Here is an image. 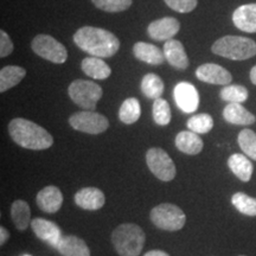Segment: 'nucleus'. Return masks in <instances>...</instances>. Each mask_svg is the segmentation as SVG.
I'll use <instances>...</instances> for the list:
<instances>
[{
  "mask_svg": "<svg viewBox=\"0 0 256 256\" xmlns=\"http://www.w3.org/2000/svg\"><path fill=\"white\" fill-rule=\"evenodd\" d=\"M74 42L84 52L98 58L114 56L120 49L119 38L101 28H81L74 34Z\"/></svg>",
  "mask_w": 256,
  "mask_h": 256,
  "instance_id": "obj_1",
  "label": "nucleus"
},
{
  "mask_svg": "<svg viewBox=\"0 0 256 256\" xmlns=\"http://www.w3.org/2000/svg\"><path fill=\"white\" fill-rule=\"evenodd\" d=\"M8 133L17 145L34 151L46 150L52 146V136L30 120L17 118L8 124Z\"/></svg>",
  "mask_w": 256,
  "mask_h": 256,
  "instance_id": "obj_2",
  "label": "nucleus"
},
{
  "mask_svg": "<svg viewBox=\"0 0 256 256\" xmlns=\"http://www.w3.org/2000/svg\"><path fill=\"white\" fill-rule=\"evenodd\" d=\"M145 241V232L133 223L121 224L112 232V243L120 256H139Z\"/></svg>",
  "mask_w": 256,
  "mask_h": 256,
  "instance_id": "obj_3",
  "label": "nucleus"
},
{
  "mask_svg": "<svg viewBox=\"0 0 256 256\" xmlns=\"http://www.w3.org/2000/svg\"><path fill=\"white\" fill-rule=\"evenodd\" d=\"M211 51L224 58L244 60L256 55V43L247 37L224 36L214 43Z\"/></svg>",
  "mask_w": 256,
  "mask_h": 256,
  "instance_id": "obj_4",
  "label": "nucleus"
},
{
  "mask_svg": "<svg viewBox=\"0 0 256 256\" xmlns=\"http://www.w3.org/2000/svg\"><path fill=\"white\" fill-rule=\"evenodd\" d=\"M150 218L156 228L166 232H178L186 223V216L180 208L174 204L162 203L153 208Z\"/></svg>",
  "mask_w": 256,
  "mask_h": 256,
  "instance_id": "obj_5",
  "label": "nucleus"
},
{
  "mask_svg": "<svg viewBox=\"0 0 256 256\" xmlns=\"http://www.w3.org/2000/svg\"><path fill=\"white\" fill-rule=\"evenodd\" d=\"M70 98L84 110H95L96 104L102 98V88L95 82L76 80L69 86Z\"/></svg>",
  "mask_w": 256,
  "mask_h": 256,
  "instance_id": "obj_6",
  "label": "nucleus"
},
{
  "mask_svg": "<svg viewBox=\"0 0 256 256\" xmlns=\"http://www.w3.org/2000/svg\"><path fill=\"white\" fill-rule=\"evenodd\" d=\"M31 48L42 58L56 64H62L68 58L66 46L49 34H38L34 38Z\"/></svg>",
  "mask_w": 256,
  "mask_h": 256,
  "instance_id": "obj_7",
  "label": "nucleus"
},
{
  "mask_svg": "<svg viewBox=\"0 0 256 256\" xmlns=\"http://www.w3.org/2000/svg\"><path fill=\"white\" fill-rule=\"evenodd\" d=\"M146 162L152 174L162 182H171L177 174L174 160L159 147H152L147 151Z\"/></svg>",
  "mask_w": 256,
  "mask_h": 256,
  "instance_id": "obj_8",
  "label": "nucleus"
},
{
  "mask_svg": "<svg viewBox=\"0 0 256 256\" xmlns=\"http://www.w3.org/2000/svg\"><path fill=\"white\" fill-rule=\"evenodd\" d=\"M69 124L74 130L88 134H101L110 127L107 118L94 110H83L72 114Z\"/></svg>",
  "mask_w": 256,
  "mask_h": 256,
  "instance_id": "obj_9",
  "label": "nucleus"
},
{
  "mask_svg": "<svg viewBox=\"0 0 256 256\" xmlns=\"http://www.w3.org/2000/svg\"><path fill=\"white\" fill-rule=\"evenodd\" d=\"M174 101L177 107L184 113H194L200 106V94L196 87L188 82H180L174 90Z\"/></svg>",
  "mask_w": 256,
  "mask_h": 256,
  "instance_id": "obj_10",
  "label": "nucleus"
},
{
  "mask_svg": "<svg viewBox=\"0 0 256 256\" xmlns=\"http://www.w3.org/2000/svg\"><path fill=\"white\" fill-rule=\"evenodd\" d=\"M196 76L200 81L215 86H229L232 81V74L215 63L202 64L196 70Z\"/></svg>",
  "mask_w": 256,
  "mask_h": 256,
  "instance_id": "obj_11",
  "label": "nucleus"
},
{
  "mask_svg": "<svg viewBox=\"0 0 256 256\" xmlns=\"http://www.w3.org/2000/svg\"><path fill=\"white\" fill-rule=\"evenodd\" d=\"M31 228L38 238L48 243L52 248L57 249L63 238L62 232L58 226L51 220L40 218V217L34 218L31 222Z\"/></svg>",
  "mask_w": 256,
  "mask_h": 256,
  "instance_id": "obj_12",
  "label": "nucleus"
},
{
  "mask_svg": "<svg viewBox=\"0 0 256 256\" xmlns=\"http://www.w3.org/2000/svg\"><path fill=\"white\" fill-rule=\"evenodd\" d=\"M179 28H180V24L177 19L174 17H165L152 22L147 28V32L152 40L168 42L174 40Z\"/></svg>",
  "mask_w": 256,
  "mask_h": 256,
  "instance_id": "obj_13",
  "label": "nucleus"
},
{
  "mask_svg": "<svg viewBox=\"0 0 256 256\" xmlns=\"http://www.w3.org/2000/svg\"><path fill=\"white\" fill-rule=\"evenodd\" d=\"M36 203L40 210L46 214H55L60 209L63 204L62 191L57 186L50 185L37 194Z\"/></svg>",
  "mask_w": 256,
  "mask_h": 256,
  "instance_id": "obj_14",
  "label": "nucleus"
},
{
  "mask_svg": "<svg viewBox=\"0 0 256 256\" xmlns=\"http://www.w3.org/2000/svg\"><path fill=\"white\" fill-rule=\"evenodd\" d=\"M76 206L84 210H98L104 206V194L98 188H83L75 194Z\"/></svg>",
  "mask_w": 256,
  "mask_h": 256,
  "instance_id": "obj_15",
  "label": "nucleus"
},
{
  "mask_svg": "<svg viewBox=\"0 0 256 256\" xmlns=\"http://www.w3.org/2000/svg\"><path fill=\"white\" fill-rule=\"evenodd\" d=\"M232 22L235 26L243 32H256V2L240 6L234 11Z\"/></svg>",
  "mask_w": 256,
  "mask_h": 256,
  "instance_id": "obj_16",
  "label": "nucleus"
},
{
  "mask_svg": "<svg viewBox=\"0 0 256 256\" xmlns=\"http://www.w3.org/2000/svg\"><path fill=\"white\" fill-rule=\"evenodd\" d=\"M165 58L174 68L185 70L188 66V58L183 44L177 40H170L165 42L164 46Z\"/></svg>",
  "mask_w": 256,
  "mask_h": 256,
  "instance_id": "obj_17",
  "label": "nucleus"
},
{
  "mask_svg": "<svg viewBox=\"0 0 256 256\" xmlns=\"http://www.w3.org/2000/svg\"><path fill=\"white\" fill-rule=\"evenodd\" d=\"M133 54L138 60L151 64V66H160L165 60L164 51L160 50L158 46L145 43V42H138L134 44Z\"/></svg>",
  "mask_w": 256,
  "mask_h": 256,
  "instance_id": "obj_18",
  "label": "nucleus"
},
{
  "mask_svg": "<svg viewBox=\"0 0 256 256\" xmlns=\"http://www.w3.org/2000/svg\"><path fill=\"white\" fill-rule=\"evenodd\" d=\"M223 118L226 122L238 126H249L255 124L254 114L246 110L241 104H229L223 110Z\"/></svg>",
  "mask_w": 256,
  "mask_h": 256,
  "instance_id": "obj_19",
  "label": "nucleus"
},
{
  "mask_svg": "<svg viewBox=\"0 0 256 256\" xmlns=\"http://www.w3.org/2000/svg\"><path fill=\"white\" fill-rule=\"evenodd\" d=\"M176 146L180 152L185 153L188 156H196L202 152L203 150V140L197 133L192 130H183L179 132L178 136H176Z\"/></svg>",
  "mask_w": 256,
  "mask_h": 256,
  "instance_id": "obj_20",
  "label": "nucleus"
},
{
  "mask_svg": "<svg viewBox=\"0 0 256 256\" xmlns=\"http://www.w3.org/2000/svg\"><path fill=\"white\" fill-rule=\"evenodd\" d=\"M57 250L62 256H90L87 243L74 235L63 236Z\"/></svg>",
  "mask_w": 256,
  "mask_h": 256,
  "instance_id": "obj_21",
  "label": "nucleus"
},
{
  "mask_svg": "<svg viewBox=\"0 0 256 256\" xmlns=\"http://www.w3.org/2000/svg\"><path fill=\"white\" fill-rule=\"evenodd\" d=\"M228 166L230 171H232L240 180L244 182V183L250 180L252 171H254V166H252V162L246 156L241 154V153H234L232 156H229Z\"/></svg>",
  "mask_w": 256,
  "mask_h": 256,
  "instance_id": "obj_22",
  "label": "nucleus"
},
{
  "mask_svg": "<svg viewBox=\"0 0 256 256\" xmlns=\"http://www.w3.org/2000/svg\"><path fill=\"white\" fill-rule=\"evenodd\" d=\"M81 69L86 75L95 80H106L112 74L110 66L98 57H86L81 63Z\"/></svg>",
  "mask_w": 256,
  "mask_h": 256,
  "instance_id": "obj_23",
  "label": "nucleus"
},
{
  "mask_svg": "<svg viewBox=\"0 0 256 256\" xmlns=\"http://www.w3.org/2000/svg\"><path fill=\"white\" fill-rule=\"evenodd\" d=\"M26 75L24 68L17 66H8L0 72V92H5L8 89L16 87Z\"/></svg>",
  "mask_w": 256,
  "mask_h": 256,
  "instance_id": "obj_24",
  "label": "nucleus"
},
{
  "mask_svg": "<svg viewBox=\"0 0 256 256\" xmlns=\"http://www.w3.org/2000/svg\"><path fill=\"white\" fill-rule=\"evenodd\" d=\"M11 217L16 228L23 232L31 224V210L25 200H17L12 203Z\"/></svg>",
  "mask_w": 256,
  "mask_h": 256,
  "instance_id": "obj_25",
  "label": "nucleus"
},
{
  "mask_svg": "<svg viewBox=\"0 0 256 256\" xmlns=\"http://www.w3.org/2000/svg\"><path fill=\"white\" fill-rule=\"evenodd\" d=\"M142 92L146 98L156 100L164 92V82L156 74H147L142 81Z\"/></svg>",
  "mask_w": 256,
  "mask_h": 256,
  "instance_id": "obj_26",
  "label": "nucleus"
},
{
  "mask_svg": "<svg viewBox=\"0 0 256 256\" xmlns=\"http://www.w3.org/2000/svg\"><path fill=\"white\" fill-rule=\"evenodd\" d=\"M142 108L140 104L136 98H130L124 101L119 110V119L121 122L126 124H132L140 119Z\"/></svg>",
  "mask_w": 256,
  "mask_h": 256,
  "instance_id": "obj_27",
  "label": "nucleus"
},
{
  "mask_svg": "<svg viewBox=\"0 0 256 256\" xmlns=\"http://www.w3.org/2000/svg\"><path fill=\"white\" fill-rule=\"evenodd\" d=\"M232 206L246 216H256V198L243 192H236L232 197Z\"/></svg>",
  "mask_w": 256,
  "mask_h": 256,
  "instance_id": "obj_28",
  "label": "nucleus"
},
{
  "mask_svg": "<svg viewBox=\"0 0 256 256\" xmlns=\"http://www.w3.org/2000/svg\"><path fill=\"white\" fill-rule=\"evenodd\" d=\"M248 96V89L243 86H224L220 90V98L229 104H243Z\"/></svg>",
  "mask_w": 256,
  "mask_h": 256,
  "instance_id": "obj_29",
  "label": "nucleus"
},
{
  "mask_svg": "<svg viewBox=\"0 0 256 256\" xmlns=\"http://www.w3.org/2000/svg\"><path fill=\"white\" fill-rule=\"evenodd\" d=\"M214 127V119L210 114L202 113L191 116L188 120V128L197 134L209 133Z\"/></svg>",
  "mask_w": 256,
  "mask_h": 256,
  "instance_id": "obj_30",
  "label": "nucleus"
},
{
  "mask_svg": "<svg viewBox=\"0 0 256 256\" xmlns=\"http://www.w3.org/2000/svg\"><path fill=\"white\" fill-rule=\"evenodd\" d=\"M238 142L243 153L252 160H256V133L246 128L240 132Z\"/></svg>",
  "mask_w": 256,
  "mask_h": 256,
  "instance_id": "obj_31",
  "label": "nucleus"
},
{
  "mask_svg": "<svg viewBox=\"0 0 256 256\" xmlns=\"http://www.w3.org/2000/svg\"><path fill=\"white\" fill-rule=\"evenodd\" d=\"M172 114H171V108L168 101L164 98H156L153 104V119H154L156 124L160 126H168L171 121Z\"/></svg>",
  "mask_w": 256,
  "mask_h": 256,
  "instance_id": "obj_32",
  "label": "nucleus"
},
{
  "mask_svg": "<svg viewBox=\"0 0 256 256\" xmlns=\"http://www.w3.org/2000/svg\"><path fill=\"white\" fill-rule=\"evenodd\" d=\"M96 8L106 12H121L132 5L133 0H92Z\"/></svg>",
  "mask_w": 256,
  "mask_h": 256,
  "instance_id": "obj_33",
  "label": "nucleus"
},
{
  "mask_svg": "<svg viewBox=\"0 0 256 256\" xmlns=\"http://www.w3.org/2000/svg\"><path fill=\"white\" fill-rule=\"evenodd\" d=\"M170 8L174 10L179 14H188L194 11L198 4L197 0H164Z\"/></svg>",
  "mask_w": 256,
  "mask_h": 256,
  "instance_id": "obj_34",
  "label": "nucleus"
},
{
  "mask_svg": "<svg viewBox=\"0 0 256 256\" xmlns=\"http://www.w3.org/2000/svg\"><path fill=\"white\" fill-rule=\"evenodd\" d=\"M14 49L11 38L4 30L0 31V57H8Z\"/></svg>",
  "mask_w": 256,
  "mask_h": 256,
  "instance_id": "obj_35",
  "label": "nucleus"
},
{
  "mask_svg": "<svg viewBox=\"0 0 256 256\" xmlns=\"http://www.w3.org/2000/svg\"><path fill=\"white\" fill-rule=\"evenodd\" d=\"M10 238L8 230L4 228V226H0V244L4 246Z\"/></svg>",
  "mask_w": 256,
  "mask_h": 256,
  "instance_id": "obj_36",
  "label": "nucleus"
},
{
  "mask_svg": "<svg viewBox=\"0 0 256 256\" xmlns=\"http://www.w3.org/2000/svg\"><path fill=\"white\" fill-rule=\"evenodd\" d=\"M144 256H170L168 252H162V250H151L148 252H146Z\"/></svg>",
  "mask_w": 256,
  "mask_h": 256,
  "instance_id": "obj_37",
  "label": "nucleus"
},
{
  "mask_svg": "<svg viewBox=\"0 0 256 256\" xmlns=\"http://www.w3.org/2000/svg\"><path fill=\"white\" fill-rule=\"evenodd\" d=\"M250 81L252 84L256 86V66H254L250 70Z\"/></svg>",
  "mask_w": 256,
  "mask_h": 256,
  "instance_id": "obj_38",
  "label": "nucleus"
},
{
  "mask_svg": "<svg viewBox=\"0 0 256 256\" xmlns=\"http://www.w3.org/2000/svg\"><path fill=\"white\" fill-rule=\"evenodd\" d=\"M24 256H30V255H24Z\"/></svg>",
  "mask_w": 256,
  "mask_h": 256,
  "instance_id": "obj_39",
  "label": "nucleus"
},
{
  "mask_svg": "<svg viewBox=\"0 0 256 256\" xmlns=\"http://www.w3.org/2000/svg\"><path fill=\"white\" fill-rule=\"evenodd\" d=\"M240 256H246V255H240Z\"/></svg>",
  "mask_w": 256,
  "mask_h": 256,
  "instance_id": "obj_40",
  "label": "nucleus"
}]
</instances>
